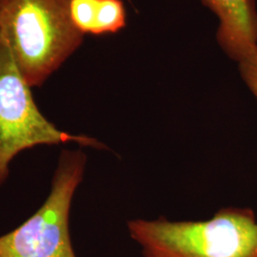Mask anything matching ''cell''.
Here are the masks:
<instances>
[{
  "mask_svg": "<svg viewBox=\"0 0 257 257\" xmlns=\"http://www.w3.org/2000/svg\"><path fill=\"white\" fill-rule=\"evenodd\" d=\"M219 18L217 40L236 61L257 48V12L253 0H201Z\"/></svg>",
  "mask_w": 257,
  "mask_h": 257,
  "instance_id": "obj_5",
  "label": "cell"
},
{
  "mask_svg": "<svg viewBox=\"0 0 257 257\" xmlns=\"http://www.w3.org/2000/svg\"><path fill=\"white\" fill-rule=\"evenodd\" d=\"M86 165L81 149L60 153L45 202L17 229L0 236V257H76L70 212Z\"/></svg>",
  "mask_w": 257,
  "mask_h": 257,
  "instance_id": "obj_3",
  "label": "cell"
},
{
  "mask_svg": "<svg viewBox=\"0 0 257 257\" xmlns=\"http://www.w3.org/2000/svg\"><path fill=\"white\" fill-rule=\"evenodd\" d=\"M128 235L142 257H257V216L249 208H222L210 219H133Z\"/></svg>",
  "mask_w": 257,
  "mask_h": 257,
  "instance_id": "obj_2",
  "label": "cell"
},
{
  "mask_svg": "<svg viewBox=\"0 0 257 257\" xmlns=\"http://www.w3.org/2000/svg\"><path fill=\"white\" fill-rule=\"evenodd\" d=\"M239 64L242 78L257 99V48Z\"/></svg>",
  "mask_w": 257,
  "mask_h": 257,
  "instance_id": "obj_7",
  "label": "cell"
},
{
  "mask_svg": "<svg viewBox=\"0 0 257 257\" xmlns=\"http://www.w3.org/2000/svg\"><path fill=\"white\" fill-rule=\"evenodd\" d=\"M70 16L82 35L114 34L126 26L122 0H71Z\"/></svg>",
  "mask_w": 257,
  "mask_h": 257,
  "instance_id": "obj_6",
  "label": "cell"
},
{
  "mask_svg": "<svg viewBox=\"0 0 257 257\" xmlns=\"http://www.w3.org/2000/svg\"><path fill=\"white\" fill-rule=\"evenodd\" d=\"M68 143L108 149L96 138L68 134L47 119L0 35V187L9 177L10 164L19 153L41 145Z\"/></svg>",
  "mask_w": 257,
  "mask_h": 257,
  "instance_id": "obj_4",
  "label": "cell"
},
{
  "mask_svg": "<svg viewBox=\"0 0 257 257\" xmlns=\"http://www.w3.org/2000/svg\"><path fill=\"white\" fill-rule=\"evenodd\" d=\"M71 0H0V35L28 85L41 86L82 43Z\"/></svg>",
  "mask_w": 257,
  "mask_h": 257,
  "instance_id": "obj_1",
  "label": "cell"
}]
</instances>
